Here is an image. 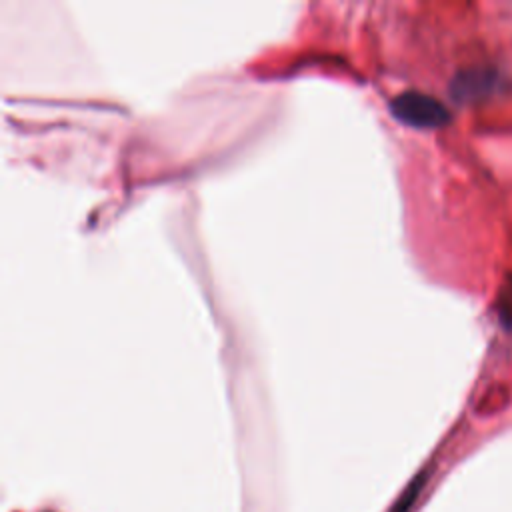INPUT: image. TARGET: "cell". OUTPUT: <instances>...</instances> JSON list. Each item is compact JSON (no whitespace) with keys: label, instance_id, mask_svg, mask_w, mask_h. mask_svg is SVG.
<instances>
[{"label":"cell","instance_id":"6da1fadb","mask_svg":"<svg viewBox=\"0 0 512 512\" xmlns=\"http://www.w3.org/2000/svg\"><path fill=\"white\" fill-rule=\"evenodd\" d=\"M392 114L404 124L416 128H440L450 122L446 106L422 92H404L394 98Z\"/></svg>","mask_w":512,"mask_h":512},{"label":"cell","instance_id":"7a4b0ae2","mask_svg":"<svg viewBox=\"0 0 512 512\" xmlns=\"http://www.w3.org/2000/svg\"><path fill=\"white\" fill-rule=\"evenodd\" d=\"M500 86V74L494 68L478 66L462 70L452 82V94L460 102L486 100Z\"/></svg>","mask_w":512,"mask_h":512},{"label":"cell","instance_id":"3957f363","mask_svg":"<svg viewBox=\"0 0 512 512\" xmlns=\"http://www.w3.org/2000/svg\"><path fill=\"white\" fill-rule=\"evenodd\" d=\"M496 314L500 324L512 332V272L502 280L496 294Z\"/></svg>","mask_w":512,"mask_h":512},{"label":"cell","instance_id":"277c9868","mask_svg":"<svg viewBox=\"0 0 512 512\" xmlns=\"http://www.w3.org/2000/svg\"><path fill=\"white\" fill-rule=\"evenodd\" d=\"M420 486H422V478L414 480V482L408 486V490L402 494V498L396 502V506L392 508V512H408L410 506L416 502V496H418V492H420Z\"/></svg>","mask_w":512,"mask_h":512}]
</instances>
